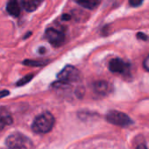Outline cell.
<instances>
[{
	"mask_svg": "<svg viewBox=\"0 0 149 149\" xmlns=\"http://www.w3.org/2000/svg\"><path fill=\"white\" fill-rule=\"evenodd\" d=\"M93 90L99 95H106L110 91V84L105 81H97L93 84Z\"/></svg>",
	"mask_w": 149,
	"mask_h": 149,
	"instance_id": "9",
	"label": "cell"
},
{
	"mask_svg": "<svg viewBox=\"0 0 149 149\" xmlns=\"http://www.w3.org/2000/svg\"><path fill=\"white\" fill-rule=\"evenodd\" d=\"M109 69L112 73L125 74L129 71V64L119 58H114L109 62Z\"/></svg>",
	"mask_w": 149,
	"mask_h": 149,
	"instance_id": "6",
	"label": "cell"
},
{
	"mask_svg": "<svg viewBox=\"0 0 149 149\" xmlns=\"http://www.w3.org/2000/svg\"><path fill=\"white\" fill-rule=\"evenodd\" d=\"M136 149H147V148H146V146L144 144H140V145H139V146H137Z\"/></svg>",
	"mask_w": 149,
	"mask_h": 149,
	"instance_id": "19",
	"label": "cell"
},
{
	"mask_svg": "<svg viewBox=\"0 0 149 149\" xmlns=\"http://www.w3.org/2000/svg\"><path fill=\"white\" fill-rule=\"evenodd\" d=\"M143 66H144L145 69L147 70V71L149 72V56H147V57L145 59V61H144V62H143Z\"/></svg>",
	"mask_w": 149,
	"mask_h": 149,
	"instance_id": "16",
	"label": "cell"
},
{
	"mask_svg": "<svg viewBox=\"0 0 149 149\" xmlns=\"http://www.w3.org/2000/svg\"><path fill=\"white\" fill-rule=\"evenodd\" d=\"M74 1L82 7L89 10L95 9L100 4V0H74Z\"/></svg>",
	"mask_w": 149,
	"mask_h": 149,
	"instance_id": "10",
	"label": "cell"
},
{
	"mask_svg": "<svg viewBox=\"0 0 149 149\" xmlns=\"http://www.w3.org/2000/svg\"><path fill=\"white\" fill-rule=\"evenodd\" d=\"M106 119L109 123L118 126H128L133 123L129 116L118 111H110L106 114Z\"/></svg>",
	"mask_w": 149,
	"mask_h": 149,
	"instance_id": "4",
	"label": "cell"
},
{
	"mask_svg": "<svg viewBox=\"0 0 149 149\" xmlns=\"http://www.w3.org/2000/svg\"><path fill=\"white\" fill-rule=\"evenodd\" d=\"M31 140L19 132L9 135L6 140V149H31Z\"/></svg>",
	"mask_w": 149,
	"mask_h": 149,
	"instance_id": "2",
	"label": "cell"
},
{
	"mask_svg": "<svg viewBox=\"0 0 149 149\" xmlns=\"http://www.w3.org/2000/svg\"><path fill=\"white\" fill-rule=\"evenodd\" d=\"M49 62V61H35V60H25L23 61L24 65L30 67H41L45 66Z\"/></svg>",
	"mask_w": 149,
	"mask_h": 149,
	"instance_id": "12",
	"label": "cell"
},
{
	"mask_svg": "<svg viewBox=\"0 0 149 149\" xmlns=\"http://www.w3.org/2000/svg\"><path fill=\"white\" fill-rule=\"evenodd\" d=\"M33 77H34V76H33V74H26V77H24L23 78H21L19 81L17 82L16 85H17V86H24V85H26V84H28L29 82H31V81L33 80Z\"/></svg>",
	"mask_w": 149,
	"mask_h": 149,
	"instance_id": "13",
	"label": "cell"
},
{
	"mask_svg": "<svg viewBox=\"0 0 149 149\" xmlns=\"http://www.w3.org/2000/svg\"><path fill=\"white\" fill-rule=\"evenodd\" d=\"M45 38L54 47H61L65 41V35L62 32L54 28H48L45 32Z\"/></svg>",
	"mask_w": 149,
	"mask_h": 149,
	"instance_id": "5",
	"label": "cell"
},
{
	"mask_svg": "<svg viewBox=\"0 0 149 149\" xmlns=\"http://www.w3.org/2000/svg\"><path fill=\"white\" fill-rule=\"evenodd\" d=\"M57 78L59 81L69 84L71 83L78 82L81 78V74L77 68L71 65H67L57 74Z\"/></svg>",
	"mask_w": 149,
	"mask_h": 149,
	"instance_id": "3",
	"label": "cell"
},
{
	"mask_svg": "<svg viewBox=\"0 0 149 149\" xmlns=\"http://www.w3.org/2000/svg\"><path fill=\"white\" fill-rule=\"evenodd\" d=\"M70 15H68V14H63V16H62V19H64V20H68V19H70Z\"/></svg>",
	"mask_w": 149,
	"mask_h": 149,
	"instance_id": "18",
	"label": "cell"
},
{
	"mask_svg": "<svg viewBox=\"0 0 149 149\" xmlns=\"http://www.w3.org/2000/svg\"><path fill=\"white\" fill-rule=\"evenodd\" d=\"M40 5V3L34 1V0L24 1V9L28 13H32V12H34Z\"/></svg>",
	"mask_w": 149,
	"mask_h": 149,
	"instance_id": "11",
	"label": "cell"
},
{
	"mask_svg": "<svg viewBox=\"0 0 149 149\" xmlns=\"http://www.w3.org/2000/svg\"><path fill=\"white\" fill-rule=\"evenodd\" d=\"M34 1H37V2H39V3H41L42 1H44V0H34Z\"/></svg>",
	"mask_w": 149,
	"mask_h": 149,
	"instance_id": "20",
	"label": "cell"
},
{
	"mask_svg": "<svg viewBox=\"0 0 149 149\" xmlns=\"http://www.w3.org/2000/svg\"><path fill=\"white\" fill-rule=\"evenodd\" d=\"M143 0H129V4L132 7H139L142 5Z\"/></svg>",
	"mask_w": 149,
	"mask_h": 149,
	"instance_id": "14",
	"label": "cell"
},
{
	"mask_svg": "<svg viewBox=\"0 0 149 149\" xmlns=\"http://www.w3.org/2000/svg\"><path fill=\"white\" fill-rule=\"evenodd\" d=\"M137 38L141 40H145V41L148 40V37L145 33H137Z\"/></svg>",
	"mask_w": 149,
	"mask_h": 149,
	"instance_id": "15",
	"label": "cell"
},
{
	"mask_svg": "<svg viewBox=\"0 0 149 149\" xmlns=\"http://www.w3.org/2000/svg\"><path fill=\"white\" fill-rule=\"evenodd\" d=\"M24 1L25 0H9L6 5L7 13L15 18L19 17L22 8H24Z\"/></svg>",
	"mask_w": 149,
	"mask_h": 149,
	"instance_id": "7",
	"label": "cell"
},
{
	"mask_svg": "<svg viewBox=\"0 0 149 149\" xmlns=\"http://www.w3.org/2000/svg\"><path fill=\"white\" fill-rule=\"evenodd\" d=\"M9 95H10L9 91H0V98H3V97H7Z\"/></svg>",
	"mask_w": 149,
	"mask_h": 149,
	"instance_id": "17",
	"label": "cell"
},
{
	"mask_svg": "<svg viewBox=\"0 0 149 149\" xmlns=\"http://www.w3.org/2000/svg\"><path fill=\"white\" fill-rule=\"evenodd\" d=\"M54 122V117L47 111L35 118L32 125V129L36 133H47L53 129Z\"/></svg>",
	"mask_w": 149,
	"mask_h": 149,
	"instance_id": "1",
	"label": "cell"
},
{
	"mask_svg": "<svg viewBox=\"0 0 149 149\" xmlns=\"http://www.w3.org/2000/svg\"><path fill=\"white\" fill-rule=\"evenodd\" d=\"M11 124H13V117L6 109L0 107V131L6 125H9Z\"/></svg>",
	"mask_w": 149,
	"mask_h": 149,
	"instance_id": "8",
	"label": "cell"
}]
</instances>
